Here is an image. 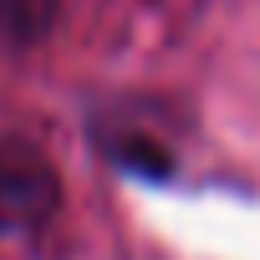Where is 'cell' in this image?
Returning a JSON list of instances; mask_svg holds the SVG:
<instances>
[{
    "label": "cell",
    "mask_w": 260,
    "mask_h": 260,
    "mask_svg": "<svg viewBox=\"0 0 260 260\" xmlns=\"http://www.w3.org/2000/svg\"><path fill=\"white\" fill-rule=\"evenodd\" d=\"M61 189L51 164L21 143V138H0V235H26L56 209Z\"/></svg>",
    "instance_id": "cell-1"
},
{
    "label": "cell",
    "mask_w": 260,
    "mask_h": 260,
    "mask_svg": "<svg viewBox=\"0 0 260 260\" xmlns=\"http://www.w3.org/2000/svg\"><path fill=\"white\" fill-rule=\"evenodd\" d=\"M61 0H0V51H31L51 36Z\"/></svg>",
    "instance_id": "cell-2"
}]
</instances>
